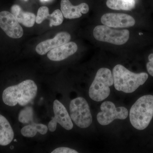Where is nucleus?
Instances as JSON below:
<instances>
[{"mask_svg":"<svg viewBox=\"0 0 153 153\" xmlns=\"http://www.w3.org/2000/svg\"><path fill=\"white\" fill-rule=\"evenodd\" d=\"M106 5L114 10H131L135 6L134 0H107Z\"/></svg>","mask_w":153,"mask_h":153,"instance_id":"obj_16","label":"nucleus"},{"mask_svg":"<svg viewBox=\"0 0 153 153\" xmlns=\"http://www.w3.org/2000/svg\"><path fill=\"white\" fill-rule=\"evenodd\" d=\"M153 117V95H146L139 98L131 108L130 120L134 128L143 130L149 124Z\"/></svg>","mask_w":153,"mask_h":153,"instance_id":"obj_3","label":"nucleus"},{"mask_svg":"<svg viewBox=\"0 0 153 153\" xmlns=\"http://www.w3.org/2000/svg\"><path fill=\"white\" fill-rule=\"evenodd\" d=\"M47 19L49 20L50 27L59 26L61 25L63 22V13L60 10H56L52 14H49Z\"/></svg>","mask_w":153,"mask_h":153,"instance_id":"obj_18","label":"nucleus"},{"mask_svg":"<svg viewBox=\"0 0 153 153\" xmlns=\"http://www.w3.org/2000/svg\"><path fill=\"white\" fill-rule=\"evenodd\" d=\"M101 111L97 115V120L102 126L109 124L116 119L125 120L128 116V111L124 107H116L111 101H105L100 106Z\"/></svg>","mask_w":153,"mask_h":153,"instance_id":"obj_7","label":"nucleus"},{"mask_svg":"<svg viewBox=\"0 0 153 153\" xmlns=\"http://www.w3.org/2000/svg\"><path fill=\"white\" fill-rule=\"evenodd\" d=\"M71 36L67 32L58 33L53 39L43 41L36 46V51L39 55H45L54 48L66 44L70 41Z\"/></svg>","mask_w":153,"mask_h":153,"instance_id":"obj_10","label":"nucleus"},{"mask_svg":"<svg viewBox=\"0 0 153 153\" xmlns=\"http://www.w3.org/2000/svg\"><path fill=\"white\" fill-rule=\"evenodd\" d=\"M0 27L10 38L18 39L24 35V30L13 15L8 11L0 12Z\"/></svg>","mask_w":153,"mask_h":153,"instance_id":"obj_8","label":"nucleus"},{"mask_svg":"<svg viewBox=\"0 0 153 153\" xmlns=\"http://www.w3.org/2000/svg\"><path fill=\"white\" fill-rule=\"evenodd\" d=\"M128 30H117L105 25H99L93 30V36L96 40L117 45L125 44L129 38Z\"/></svg>","mask_w":153,"mask_h":153,"instance_id":"obj_6","label":"nucleus"},{"mask_svg":"<svg viewBox=\"0 0 153 153\" xmlns=\"http://www.w3.org/2000/svg\"><path fill=\"white\" fill-rule=\"evenodd\" d=\"M37 92L36 82L32 79H26L18 85L7 88L3 92V101L9 106L17 104L25 106L35 98Z\"/></svg>","mask_w":153,"mask_h":153,"instance_id":"obj_1","label":"nucleus"},{"mask_svg":"<svg viewBox=\"0 0 153 153\" xmlns=\"http://www.w3.org/2000/svg\"><path fill=\"white\" fill-rule=\"evenodd\" d=\"M52 153H77V151L67 147H60L55 149L52 151Z\"/></svg>","mask_w":153,"mask_h":153,"instance_id":"obj_21","label":"nucleus"},{"mask_svg":"<svg viewBox=\"0 0 153 153\" xmlns=\"http://www.w3.org/2000/svg\"><path fill=\"white\" fill-rule=\"evenodd\" d=\"M11 13L19 23L27 27H32L36 22V16L35 14L25 12L18 5L15 4L11 7Z\"/></svg>","mask_w":153,"mask_h":153,"instance_id":"obj_14","label":"nucleus"},{"mask_svg":"<svg viewBox=\"0 0 153 153\" xmlns=\"http://www.w3.org/2000/svg\"><path fill=\"white\" fill-rule=\"evenodd\" d=\"M49 15V8L47 7L43 6L39 8L36 18L37 24H41L44 20L47 19Z\"/></svg>","mask_w":153,"mask_h":153,"instance_id":"obj_20","label":"nucleus"},{"mask_svg":"<svg viewBox=\"0 0 153 153\" xmlns=\"http://www.w3.org/2000/svg\"><path fill=\"white\" fill-rule=\"evenodd\" d=\"M14 137L13 130L8 120L0 114V146L10 144Z\"/></svg>","mask_w":153,"mask_h":153,"instance_id":"obj_15","label":"nucleus"},{"mask_svg":"<svg viewBox=\"0 0 153 153\" xmlns=\"http://www.w3.org/2000/svg\"><path fill=\"white\" fill-rule=\"evenodd\" d=\"M78 49L76 43L68 42L49 51L47 57L52 61H60L73 55Z\"/></svg>","mask_w":153,"mask_h":153,"instance_id":"obj_12","label":"nucleus"},{"mask_svg":"<svg viewBox=\"0 0 153 153\" xmlns=\"http://www.w3.org/2000/svg\"><path fill=\"white\" fill-rule=\"evenodd\" d=\"M149 62L147 64L146 67L149 74L153 76V54H151L149 56Z\"/></svg>","mask_w":153,"mask_h":153,"instance_id":"obj_23","label":"nucleus"},{"mask_svg":"<svg viewBox=\"0 0 153 153\" xmlns=\"http://www.w3.org/2000/svg\"><path fill=\"white\" fill-rule=\"evenodd\" d=\"M103 25L112 28H126L133 27L135 24L134 19L130 15L122 13H106L102 16Z\"/></svg>","mask_w":153,"mask_h":153,"instance_id":"obj_9","label":"nucleus"},{"mask_svg":"<svg viewBox=\"0 0 153 153\" xmlns=\"http://www.w3.org/2000/svg\"><path fill=\"white\" fill-rule=\"evenodd\" d=\"M112 74L115 89L126 93H133L148 78L146 73H134L120 64L114 66Z\"/></svg>","mask_w":153,"mask_h":153,"instance_id":"obj_2","label":"nucleus"},{"mask_svg":"<svg viewBox=\"0 0 153 153\" xmlns=\"http://www.w3.org/2000/svg\"><path fill=\"white\" fill-rule=\"evenodd\" d=\"M41 1H49V0H41Z\"/></svg>","mask_w":153,"mask_h":153,"instance_id":"obj_24","label":"nucleus"},{"mask_svg":"<svg viewBox=\"0 0 153 153\" xmlns=\"http://www.w3.org/2000/svg\"><path fill=\"white\" fill-rule=\"evenodd\" d=\"M33 110L32 107H25L20 111L19 116V122L22 123H30L33 120Z\"/></svg>","mask_w":153,"mask_h":153,"instance_id":"obj_17","label":"nucleus"},{"mask_svg":"<svg viewBox=\"0 0 153 153\" xmlns=\"http://www.w3.org/2000/svg\"><path fill=\"white\" fill-rule=\"evenodd\" d=\"M33 122L30 124L25 126L21 130V133L22 135L27 137H33L37 133V131L36 126L33 123Z\"/></svg>","mask_w":153,"mask_h":153,"instance_id":"obj_19","label":"nucleus"},{"mask_svg":"<svg viewBox=\"0 0 153 153\" xmlns=\"http://www.w3.org/2000/svg\"><path fill=\"white\" fill-rule=\"evenodd\" d=\"M69 111L71 120L79 127L87 128L92 123L90 108L86 100L83 97L72 100L69 105Z\"/></svg>","mask_w":153,"mask_h":153,"instance_id":"obj_5","label":"nucleus"},{"mask_svg":"<svg viewBox=\"0 0 153 153\" xmlns=\"http://www.w3.org/2000/svg\"><path fill=\"white\" fill-rule=\"evenodd\" d=\"M111 71L105 68H100L89 88V96L94 101L100 102L108 97L110 93V86L114 84Z\"/></svg>","mask_w":153,"mask_h":153,"instance_id":"obj_4","label":"nucleus"},{"mask_svg":"<svg viewBox=\"0 0 153 153\" xmlns=\"http://www.w3.org/2000/svg\"><path fill=\"white\" fill-rule=\"evenodd\" d=\"M53 111L55 116L52 120L66 130H70L73 128V124L70 115L65 107L59 100H55L53 103Z\"/></svg>","mask_w":153,"mask_h":153,"instance_id":"obj_13","label":"nucleus"},{"mask_svg":"<svg viewBox=\"0 0 153 153\" xmlns=\"http://www.w3.org/2000/svg\"><path fill=\"white\" fill-rule=\"evenodd\" d=\"M33 123L36 126L37 131L41 134L44 135L47 133L48 127L47 126L43 124L36 123L33 122Z\"/></svg>","mask_w":153,"mask_h":153,"instance_id":"obj_22","label":"nucleus"},{"mask_svg":"<svg viewBox=\"0 0 153 153\" xmlns=\"http://www.w3.org/2000/svg\"><path fill=\"white\" fill-rule=\"evenodd\" d=\"M60 9L64 18L69 19L80 18L82 14L87 13L89 11V7L86 3L73 6L69 0H61Z\"/></svg>","mask_w":153,"mask_h":153,"instance_id":"obj_11","label":"nucleus"}]
</instances>
